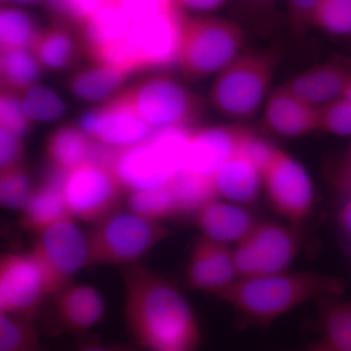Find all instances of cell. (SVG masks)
Wrapping results in <instances>:
<instances>
[{"instance_id": "6da1fadb", "label": "cell", "mask_w": 351, "mask_h": 351, "mask_svg": "<svg viewBox=\"0 0 351 351\" xmlns=\"http://www.w3.org/2000/svg\"><path fill=\"white\" fill-rule=\"evenodd\" d=\"M121 276L126 322L138 345L151 351H195L199 325L180 291L142 263L123 265Z\"/></svg>"}, {"instance_id": "7a4b0ae2", "label": "cell", "mask_w": 351, "mask_h": 351, "mask_svg": "<svg viewBox=\"0 0 351 351\" xmlns=\"http://www.w3.org/2000/svg\"><path fill=\"white\" fill-rule=\"evenodd\" d=\"M336 277L318 272H281L240 278L217 297L230 304L240 317L254 325H269L304 302L343 292Z\"/></svg>"}, {"instance_id": "3957f363", "label": "cell", "mask_w": 351, "mask_h": 351, "mask_svg": "<svg viewBox=\"0 0 351 351\" xmlns=\"http://www.w3.org/2000/svg\"><path fill=\"white\" fill-rule=\"evenodd\" d=\"M278 62V51L272 48L240 53L217 75L210 103L230 119H250L269 93Z\"/></svg>"}, {"instance_id": "277c9868", "label": "cell", "mask_w": 351, "mask_h": 351, "mask_svg": "<svg viewBox=\"0 0 351 351\" xmlns=\"http://www.w3.org/2000/svg\"><path fill=\"white\" fill-rule=\"evenodd\" d=\"M245 32L232 20L219 17L184 18L177 66L186 80H203L232 63L243 47Z\"/></svg>"}, {"instance_id": "5b68a950", "label": "cell", "mask_w": 351, "mask_h": 351, "mask_svg": "<svg viewBox=\"0 0 351 351\" xmlns=\"http://www.w3.org/2000/svg\"><path fill=\"white\" fill-rule=\"evenodd\" d=\"M170 235L159 221H151L133 212H112L94 223L87 235L90 265L137 263Z\"/></svg>"}, {"instance_id": "8992f818", "label": "cell", "mask_w": 351, "mask_h": 351, "mask_svg": "<svg viewBox=\"0 0 351 351\" xmlns=\"http://www.w3.org/2000/svg\"><path fill=\"white\" fill-rule=\"evenodd\" d=\"M113 98L154 128L188 127L202 114L199 96L169 76L156 75L122 89Z\"/></svg>"}, {"instance_id": "52a82bcc", "label": "cell", "mask_w": 351, "mask_h": 351, "mask_svg": "<svg viewBox=\"0 0 351 351\" xmlns=\"http://www.w3.org/2000/svg\"><path fill=\"white\" fill-rule=\"evenodd\" d=\"M29 253L43 270L49 295L63 290L78 271L90 265L87 235L73 219L59 221L38 233Z\"/></svg>"}, {"instance_id": "ba28073f", "label": "cell", "mask_w": 351, "mask_h": 351, "mask_svg": "<svg viewBox=\"0 0 351 351\" xmlns=\"http://www.w3.org/2000/svg\"><path fill=\"white\" fill-rule=\"evenodd\" d=\"M184 15L179 3L134 21L126 47L136 71L177 64Z\"/></svg>"}, {"instance_id": "9c48e42d", "label": "cell", "mask_w": 351, "mask_h": 351, "mask_svg": "<svg viewBox=\"0 0 351 351\" xmlns=\"http://www.w3.org/2000/svg\"><path fill=\"white\" fill-rule=\"evenodd\" d=\"M298 251L293 228L265 221L258 223L232 253L240 278H251L285 272Z\"/></svg>"}, {"instance_id": "30bf717a", "label": "cell", "mask_w": 351, "mask_h": 351, "mask_svg": "<svg viewBox=\"0 0 351 351\" xmlns=\"http://www.w3.org/2000/svg\"><path fill=\"white\" fill-rule=\"evenodd\" d=\"M263 188L272 208L293 226L301 225L313 212L315 195L308 173L279 147L263 170Z\"/></svg>"}, {"instance_id": "8fae6325", "label": "cell", "mask_w": 351, "mask_h": 351, "mask_svg": "<svg viewBox=\"0 0 351 351\" xmlns=\"http://www.w3.org/2000/svg\"><path fill=\"white\" fill-rule=\"evenodd\" d=\"M123 191L110 168L92 163L69 172L64 184L73 218L93 223L113 212Z\"/></svg>"}, {"instance_id": "7c38bea8", "label": "cell", "mask_w": 351, "mask_h": 351, "mask_svg": "<svg viewBox=\"0 0 351 351\" xmlns=\"http://www.w3.org/2000/svg\"><path fill=\"white\" fill-rule=\"evenodd\" d=\"M47 285L29 253L3 254L0 258V313L34 319Z\"/></svg>"}, {"instance_id": "4fadbf2b", "label": "cell", "mask_w": 351, "mask_h": 351, "mask_svg": "<svg viewBox=\"0 0 351 351\" xmlns=\"http://www.w3.org/2000/svg\"><path fill=\"white\" fill-rule=\"evenodd\" d=\"M110 170L128 193L165 186L181 171L170 156L149 140L117 149Z\"/></svg>"}, {"instance_id": "5bb4252c", "label": "cell", "mask_w": 351, "mask_h": 351, "mask_svg": "<svg viewBox=\"0 0 351 351\" xmlns=\"http://www.w3.org/2000/svg\"><path fill=\"white\" fill-rule=\"evenodd\" d=\"M80 128L90 138L115 149L145 142L154 128L123 104L110 99L82 115Z\"/></svg>"}, {"instance_id": "9a60e30c", "label": "cell", "mask_w": 351, "mask_h": 351, "mask_svg": "<svg viewBox=\"0 0 351 351\" xmlns=\"http://www.w3.org/2000/svg\"><path fill=\"white\" fill-rule=\"evenodd\" d=\"M252 130L240 124L193 129L184 169L214 177L217 170L239 152Z\"/></svg>"}, {"instance_id": "2e32d148", "label": "cell", "mask_w": 351, "mask_h": 351, "mask_svg": "<svg viewBox=\"0 0 351 351\" xmlns=\"http://www.w3.org/2000/svg\"><path fill=\"white\" fill-rule=\"evenodd\" d=\"M186 272L191 288L215 295L240 278L232 252L226 244L205 237L193 244Z\"/></svg>"}, {"instance_id": "e0dca14e", "label": "cell", "mask_w": 351, "mask_h": 351, "mask_svg": "<svg viewBox=\"0 0 351 351\" xmlns=\"http://www.w3.org/2000/svg\"><path fill=\"white\" fill-rule=\"evenodd\" d=\"M263 121L265 126L283 138H300L318 130V108L293 93L285 85L267 97Z\"/></svg>"}, {"instance_id": "ac0fdd59", "label": "cell", "mask_w": 351, "mask_h": 351, "mask_svg": "<svg viewBox=\"0 0 351 351\" xmlns=\"http://www.w3.org/2000/svg\"><path fill=\"white\" fill-rule=\"evenodd\" d=\"M66 175L68 172L51 168L43 184L34 189L22 211V228L38 234L59 221L73 219L64 195Z\"/></svg>"}, {"instance_id": "d6986e66", "label": "cell", "mask_w": 351, "mask_h": 351, "mask_svg": "<svg viewBox=\"0 0 351 351\" xmlns=\"http://www.w3.org/2000/svg\"><path fill=\"white\" fill-rule=\"evenodd\" d=\"M350 78L351 66L334 60L302 71L285 86L302 101L318 108L343 96Z\"/></svg>"}, {"instance_id": "ffe728a7", "label": "cell", "mask_w": 351, "mask_h": 351, "mask_svg": "<svg viewBox=\"0 0 351 351\" xmlns=\"http://www.w3.org/2000/svg\"><path fill=\"white\" fill-rule=\"evenodd\" d=\"M55 313L61 329L82 334L103 319L105 304L93 286L69 284L55 295Z\"/></svg>"}, {"instance_id": "44dd1931", "label": "cell", "mask_w": 351, "mask_h": 351, "mask_svg": "<svg viewBox=\"0 0 351 351\" xmlns=\"http://www.w3.org/2000/svg\"><path fill=\"white\" fill-rule=\"evenodd\" d=\"M195 223L203 237L219 243H237L258 225L255 217L233 203L215 199L195 215Z\"/></svg>"}, {"instance_id": "7402d4cb", "label": "cell", "mask_w": 351, "mask_h": 351, "mask_svg": "<svg viewBox=\"0 0 351 351\" xmlns=\"http://www.w3.org/2000/svg\"><path fill=\"white\" fill-rule=\"evenodd\" d=\"M213 179L219 196L237 204L255 203L263 188L262 170L240 152L226 160Z\"/></svg>"}, {"instance_id": "603a6c76", "label": "cell", "mask_w": 351, "mask_h": 351, "mask_svg": "<svg viewBox=\"0 0 351 351\" xmlns=\"http://www.w3.org/2000/svg\"><path fill=\"white\" fill-rule=\"evenodd\" d=\"M29 51L43 69L55 71L73 68L83 53L82 43H76L71 27L58 23L39 29Z\"/></svg>"}, {"instance_id": "cb8c5ba5", "label": "cell", "mask_w": 351, "mask_h": 351, "mask_svg": "<svg viewBox=\"0 0 351 351\" xmlns=\"http://www.w3.org/2000/svg\"><path fill=\"white\" fill-rule=\"evenodd\" d=\"M94 140L80 126L59 127L47 138L46 156L55 169L71 172L89 162Z\"/></svg>"}, {"instance_id": "d4e9b609", "label": "cell", "mask_w": 351, "mask_h": 351, "mask_svg": "<svg viewBox=\"0 0 351 351\" xmlns=\"http://www.w3.org/2000/svg\"><path fill=\"white\" fill-rule=\"evenodd\" d=\"M130 73L108 66L94 64L75 71L66 87L73 96L85 101H107L121 91Z\"/></svg>"}, {"instance_id": "484cf974", "label": "cell", "mask_w": 351, "mask_h": 351, "mask_svg": "<svg viewBox=\"0 0 351 351\" xmlns=\"http://www.w3.org/2000/svg\"><path fill=\"white\" fill-rule=\"evenodd\" d=\"M133 20L117 4L105 7L80 27L83 54L92 48L125 40Z\"/></svg>"}, {"instance_id": "4316f807", "label": "cell", "mask_w": 351, "mask_h": 351, "mask_svg": "<svg viewBox=\"0 0 351 351\" xmlns=\"http://www.w3.org/2000/svg\"><path fill=\"white\" fill-rule=\"evenodd\" d=\"M318 304L321 341L335 351H351V302L331 295Z\"/></svg>"}, {"instance_id": "83f0119b", "label": "cell", "mask_w": 351, "mask_h": 351, "mask_svg": "<svg viewBox=\"0 0 351 351\" xmlns=\"http://www.w3.org/2000/svg\"><path fill=\"white\" fill-rule=\"evenodd\" d=\"M40 64L27 49L1 50L0 82L1 92L20 96L36 84L41 75Z\"/></svg>"}, {"instance_id": "f1b7e54d", "label": "cell", "mask_w": 351, "mask_h": 351, "mask_svg": "<svg viewBox=\"0 0 351 351\" xmlns=\"http://www.w3.org/2000/svg\"><path fill=\"white\" fill-rule=\"evenodd\" d=\"M169 186L174 193L179 215H195L219 196L213 177L196 174L188 169L178 172Z\"/></svg>"}, {"instance_id": "f546056e", "label": "cell", "mask_w": 351, "mask_h": 351, "mask_svg": "<svg viewBox=\"0 0 351 351\" xmlns=\"http://www.w3.org/2000/svg\"><path fill=\"white\" fill-rule=\"evenodd\" d=\"M0 351H49L38 335L34 320L0 313Z\"/></svg>"}, {"instance_id": "4dcf8cb0", "label": "cell", "mask_w": 351, "mask_h": 351, "mask_svg": "<svg viewBox=\"0 0 351 351\" xmlns=\"http://www.w3.org/2000/svg\"><path fill=\"white\" fill-rule=\"evenodd\" d=\"M38 31L34 18L27 11L17 7H2L0 11L1 50H29Z\"/></svg>"}, {"instance_id": "1f68e13d", "label": "cell", "mask_w": 351, "mask_h": 351, "mask_svg": "<svg viewBox=\"0 0 351 351\" xmlns=\"http://www.w3.org/2000/svg\"><path fill=\"white\" fill-rule=\"evenodd\" d=\"M129 211L151 219L159 221L179 215L174 193L169 184L159 188L133 191L128 198Z\"/></svg>"}, {"instance_id": "d6a6232c", "label": "cell", "mask_w": 351, "mask_h": 351, "mask_svg": "<svg viewBox=\"0 0 351 351\" xmlns=\"http://www.w3.org/2000/svg\"><path fill=\"white\" fill-rule=\"evenodd\" d=\"M19 98L25 114L32 121H55L66 112V105L59 95L43 85L34 84Z\"/></svg>"}, {"instance_id": "836d02e7", "label": "cell", "mask_w": 351, "mask_h": 351, "mask_svg": "<svg viewBox=\"0 0 351 351\" xmlns=\"http://www.w3.org/2000/svg\"><path fill=\"white\" fill-rule=\"evenodd\" d=\"M58 24L80 29L105 7L117 4V0H43Z\"/></svg>"}, {"instance_id": "e575fe53", "label": "cell", "mask_w": 351, "mask_h": 351, "mask_svg": "<svg viewBox=\"0 0 351 351\" xmlns=\"http://www.w3.org/2000/svg\"><path fill=\"white\" fill-rule=\"evenodd\" d=\"M311 25L332 36H351V0H320Z\"/></svg>"}, {"instance_id": "d590c367", "label": "cell", "mask_w": 351, "mask_h": 351, "mask_svg": "<svg viewBox=\"0 0 351 351\" xmlns=\"http://www.w3.org/2000/svg\"><path fill=\"white\" fill-rule=\"evenodd\" d=\"M32 191L31 179L24 165L0 170V202L6 209L22 212Z\"/></svg>"}, {"instance_id": "8d00e7d4", "label": "cell", "mask_w": 351, "mask_h": 351, "mask_svg": "<svg viewBox=\"0 0 351 351\" xmlns=\"http://www.w3.org/2000/svg\"><path fill=\"white\" fill-rule=\"evenodd\" d=\"M318 130L351 136V103L343 96L318 108Z\"/></svg>"}, {"instance_id": "74e56055", "label": "cell", "mask_w": 351, "mask_h": 351, "mask_svg": "<svg viewBox=\"0 0 351 351\" xmlns=\"http://www.w3.org/2000/svg\"><path fill=\"white\" fill-rule=\"evenodd\" d=\"M0 123H1V128L23 136L31 131L34 121H32L25 114L19 96L1 92Z\"/></svg>"}, {"instance_id": "f35d334b", "label": "cell", "mask_w": 351, "mask_h": 351, "mask_svg": "<svg viewBox=\"0 0 351 351\" xmlns=\"http://www.w3.org/2000/svg\"><path fill=\"white\" fill-rule=\"evenodd\" d=\"M24 156L22 136L0 128V170L23 165Z\"/></svg>"}, {"instance_id": "ab89813d", "label": "cell", "mask_w": 351, "mask_h": 351, "mask_svg": "<svg viewBox=\"0 0 351 351\" xmlns=\"http://www.w3.org/2000/svg\"><path fill=\"white\" fill-rule=\"evenodd\" d=\"M132 20L136 21L165 10L178 3L177 0H117Z\"/></svg>"}, {"instance_id": "60d3db41", "label": "cell", "mask_w": 351, "mask_h": 351, "mask_svg": "<svg viewBox=\"0 0 351 351\" xmlns=\"http://www.w3.org/2000/svg\"><path fill=\"white\" fill-rule=\"evenodd\" d=\"M329 181L339 193H351V144L343 157L332 164L327 172Z\"/></svg>"}, {"instance_id": "b9f144b4", "label": "cell", "mask_w": 351, "mask_h": 351, "mask_svg": "<svg viewBox=\"0 0 351 351\" xmlns=\"http://www.w3.org/2000/svg\"><path fill=\"white\" fill-rule=\"evenodd\" d=\"M320 0H288V16L291 27L298 32L311 25V15Z\"/></svg>"}, {"instance_id": "7bdbcfd3", "label": "cell", "mask_w": 351, "mask_h": 351, "mask_svg": "<svg viewBox=\"0 0 351 351\" xmlns=\"http://www.w3.org/2000/svg\"><path fill=\"white\" fill-rule=\"evenodd\" d=\"M75 351H135V348L127 345H106L98 339H84Z\"/></svg>"}, {"instance_id": "ee69618b", "label": "cell", "mask_w": 351, "mask_h": 351, "mask_svg": "<svg viewBox=\"0 0 351 351\" xmlns=\"http://www.w3.org/2000/svg\"><path fill=\"white\" fill-rule=\"evenodd\" d=\"M181 7L191 9V10L207 12L218 9L225 3L226 0H177Z\"/></svg>"}, {"instance_id": "f6af8a7d", "label": "cell", "mask_w": 351, "mask_h": 351, "mask_svg": "<svg viewBox=\"0 0 351 351\" xmlns=\"http://www.w3.org/2000/svg\"><path fill=\"white\" fill-rule=\"evenodd\" d=\"M277 1L278 0H247L254 10L262 13H269L276 5Z\"/></svg>"}, {"instance_id": "bcb514c9", "label": "cell", "mask_w": 351, "mask_h": 351, "mask_svg": "<svg viewBox=\"0 0 351 351\" xmlns=\"http://www.w3.org/2000/svg\"><path fill=\"white\" fill-rule=\"evenodd\" d=\"M306 351H335L332 348H330L329 346H327L324 341H317V343H311V346H308Z\"/></svg>"}, {"instance_id": "7dc6e473", "label": "cell", "mask_w": 351, "mask_h": 351, "mask_svg": "<svg viewBox=\"0 0 351 351\" xmlns=\"http://www.w3.org/2000/svg\"><path fill=\"white\" fill-rule=\"evenodd\" d=\"M4 3H15V4H34L41 1V0H1Z\"/></svg>"}, {"instance_id": "c3c4849f", "label": "cell", "mask_w": 351, "mask_h": 351, "mask_svg": "<svg viewBox=\"0 0 351 351\" xmlns=\"http://www.w3.org/2000/svg\"><path fill=\"white\" fill-rule=\"evenodd\" d=\"M343 98H346V100L350 101L351 103V78L350 82H348V85H346L345 88V91L343 93Z\"/></svg>"}, {"instance_id": "681fc988", "label": "cell", "mask_w": 351, "mask_h": 351, "mask_svg": "<svg viewBox=\"0 0 351 351\" xmlns=\"http://www.w3.org/2000/svg\"><path fill=\"white\" fill-rule=\"evenodd\" d=\"M165 351H191L189 350H184V348H174V350H168Z\"/></svg>"}]
</instances>
